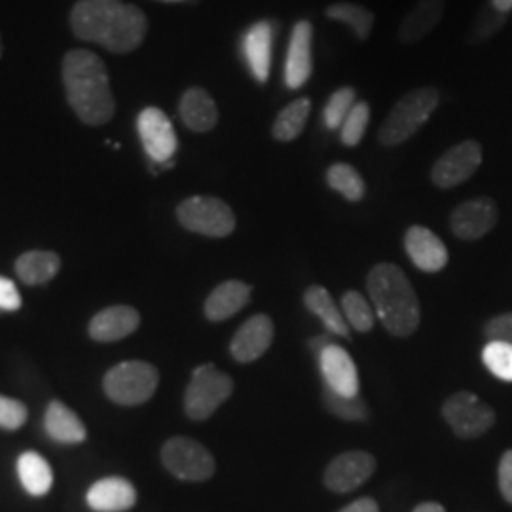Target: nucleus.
<instances>
[{
    "mask_svg": "<svg viewBox=\"0 0 512 512\" xmlns=\"http://www.w3.org/2000/svg\"><path fill=\"white\" fill-rule=\"evenodd\" d=\"M165 2H179V0H165Z\"/></svg>",
    "mask_w": 512,
    "mask_h": 512,
    "instance_id": "obj_46",
    "label": "nucleus"
},
{
    "mask_svg": "<svg viewBox=\"0 0 512 512\" xmlns=\"http://www.w3.org/2000/svg\"><path fill=\"white\" fill-rule=\"evenodd\" d=\"M330 344H334V342L330 340V336H317V338L310 340V349L315 355H319V353L327 348V346H330Z\"/></svg>",
    "mask_w": 512,
    "mask_h": 512,
    "instance_id": "obj_43",
    "label": "nucleus"
},
{
    "mask_svg": "<svg viewBox=\"0 0 512 512\" xmlns=\"http://www.w3.org/2000/svg\"><path fill=\"white\" fill-rule=\"evenodd\" d=\"M274 342V321L258 313L249 317L232 338L230 353L238 363H253L260 359Z\"/></svg>",
    "mask_w": 512,
    "mask_h": 512,
    "instance_id": "obj_14",
    "label": "nucleus"
},
{
    "mask_svg": "<svg viewBox=\"0 0 512 512\" xmlns=\"http://www.w3.org/2000/svg\"><path fill=\"white\" fill-rule=\"evenodd\" d=\"M440 93L437 88L425 86L412 92L404 93L387 114V118L378 131V141L382 147H399L412 135H416L437 110Z\"/></svg>",
    "mask_w": 512,
    "mask_h": 512,
    "instance_id": "obj_3",
    "label": "nucleus"
},
{
    "mask_svg": "<svg viewBox=\"0 0 512 512\" xmlns=\"http://www.w3.org/2000/svg\"><path fill=\"white\" fill-rule=\"evenodd\" d=\"M21 308V294L12 279L0 275V310L18 311Z\"/></svg>",
    "mask_w": 512,
    "mask_h": 512,
    "instance_id": "obj_41",
    "label": "nucleus"
},
{
    "mask_svg": "<svg viewBox=\"0 0 512 512\" xmlns=\"http://www.w3.org/2000/svg\"><path fill=\"white\" fill-rule=\"evenodd\" d=\"M251 291H253L251 285L238 279L220 283L219 287L205 300V306H203L205 317L213 323H220L234 317L251 300Z\"/></svg>",
    "mask_w": 512,
    "mask_h": 512,
    "instance_id": "obj_23",
    "label": "nucleus"
},
{
    "mask_svg": "<svg viewBox=\"0 0 512 512\" xmlns=\"http://www.w3.org/2000/svg\"><path fill=\"white\" fill-rule=\"evenodd\" d=\"M61 270V258L52 251H29L16 260V274L25 285L37 287L54 279Z\"/></svg>",
    "mask_w": 512,
    "mask_h": 512,
    "instance_id": "obj_27",
    "label": "nucleus"
},
{
    "mask_svg": "<svg viewBox=\"0 0 512 512\" xmlns=\"http://www.w3.org/2000/svg\"><path fill=\"white\" fill-rule=\"evenodd\" d=\"M482 164V147L473 139L448 148L431 169V181L442 190L469 181Z\"/></svg>",
    "mask_w": 512,
    "mask_h": 512,
    "instance_id": "obj_9",
    "label": "nucleus"
},
{
    "mask_svg": "<svg viewBox=\"0 0 512 512\" xmlns=\"http://www.w3.org/2000/svg\"><path fill=\"white\" fill-rule=\"evenodd\" d=\"M499 220V211L494 200L475 198L461 203L450 217V228L454 236L463 241H476L490 234Z\"/></svg>",
    "mask_w": 512,
    "mask_h": 512,
    "instance_id": "obj_13",
    "label": "nucleus"
},
{
    "mask_svg": "<svg viewBox=\"0 0 512 512\" xmlns=\"http://www.w3.org/2000/svg\"><path fill=\"white\" fill-rule=\"evenodd\" d=\"M482 361L495 378L512 382V344L488 342V346L482 351Z\"/></svg>",
    "mask_w": 512,
    "mask_h": 512,
    "instance_id": "obj_36",
    "label": "nucleus"
},
{
    "mask_svg": "<svg viewBox=\"0 0 512 512\" xmlns=\"http://www.w3.org/2000/svg\"><path fill=\"white\" fill-rule=\"evenodd\" d=\"M124 0H78L71 12L74 35L103 46Z\"/></svg>",
    "mask_w": 512,
    "mask_h": 512,
    "instance_id": "obj_10",
    "label": "nucleus"
},
{
    "mask_svg": "<svg viewBox=\"0 0 512 512\" xmlns=\"http://www.w3.org/2000/svg\"><path fill=\"white\" fill-rule=\"evenodd\" d=\"M412 512H446V509H444L440 503L427 501V503H420Z\"/></svg>",
    "mask_w": 512,
    "mask_h": 512,
    "instance_id": "obj_44",
    "label": "nucleus"
},
{
    "mask_svg": "<svg viewBox=\"0 0 512 512\" xmlns=\"http://www.w3.org/2000/svg\"><path fill=\"white\" fill-rule=\"evenodd\" d=\"M179 114L184 126L196 133H207L219 122L217 103L203 88H190L183 93Z\"/></svg>",
    "mask_w": 512,
    "mask_h": 512,
    "instance_id": "obj_24",
    "label": "nucleus"
},
{
    "mask_svg": "<svg viewBox=\"0 0 512 512\" xmlns=\"http://www.w3.org/2000/svg\"><path fill=\"white\" fill-rule=\"evenodd\" d=\"M497 480H499V492L503 495V499L512 505V450H507L499 459Z\"/></svg>",
    "mask_w": 512,
    "mask_h": 512,
    "instance_id": "obj_40",
    "label": "nucleus"
},
{
    "mask_svg": "<svg viewBox=\"0 0 512 512\" xmlns=\"http://www.w3.org/2000/svg\"><path fill=\"white\" fill-rule=\"evenodd\" d=\"M44 429L50 439L61 444H78L88 437L86 425L67 404L52 401L46 408Z\"/></svg>",
    "mask_w": 512,
    "mask_h": 512,
    "instance_id": "obj_25",
    "label": "nucleus"
},
{
    "mask_svg": "<svg viewBox=\"0 0 512 512\" xmlns=\"http://www.w3.org/2000/svg\"><path fill=\"white\" fill-rule=\"evenodd\" d=\"M86 501L95 512L129 511L137 501V490L122 476H107L93 484Z\"/></svg>",
    "mask_w": 512,
    "mask_h": 512,
    "instance_id": "obj_20",
    "label": "nucleus"
},
{
    "mask_svg": "<svg viewBox=\"0 0 512 512\" xmlns=\"http://www.w3.org/2000/svg\"><path fill=\"white\" fill-rule=\"evenodd\" d=\"M311 44H313V25L310 21L302 19L293 27V35L287 50V61H285V84L291 90H300L310 80L311 69H313Z\"/></svg>",
    "mask_w": 512,
    "mask_h": 512,
    "instance_id": "obj_18",
    "label": "nucleus"
},
{
    "mask_svg": "<svg viewBox=\"0 0 512 512\" xmlns=\"http://www.w3.org/2000/svg\"><path fill=\"white\" fill-rule=\"evenodd\" d=\"M507 21V14L499 12L497 8L490 4H486L478 14H476L475 21L471 23V29H469V35H467V42L469 44H482L486 40L495 37L501 27L505 25Z\"/></svg>",
    "mask_w": 512,
    "mask_h": 512,
    "instance_id": "obj_34",
    "label": "nucleus"
},
{
    "mask_svg": "<svg viewBox=\"0 0 512 512\" xmlns=\"http://www.w3.org/2000/svg\"><path fill=\"white\" fill-rule=\"evenodd\" d=\"M484 336L490 342H507V344H512V311L492 317L484 325Z\"/></svg>",
    "mask_w": 512,
    "mask_h": 512,
    "instance_id": "obj_39",
    "label": "nucleus"
},
{
    "mask_svg": "<svg viewBox=\"0 0 512 512\" xmlns=\"http://www.w3.org/2000/svg\"><path fill=\"white\" fill-rule=\"evenodd\" d=\"M177 219L188 232L207 238H226L236 230L232 207L215 196H192L177 207Z\"/></svg>",
    "mask_w": 512,
    "mask_h": 512,
    "instance_id": "obj_6",
    "label": "nucleus"
},
{
    "mask_svg": "<svg viewBox=\"0 0 512 512\" xmlns=\"http://www.w3.org/2000/svg\"><path fill=\"white\" fill-rule=\"evenodd\" d=\"M442 418L456 437L471 440L486 435L494 427L495 412L492 406L482 403L475 393L459 391L442 404Z\"/></svg>",
    "mask_w": 512,
    "mask_h": 512,
    "instance_id": "obj_8",
    "label": "nucleus"
},
{
    "mask_svg": "<svg viewBox=\"0 0 512 512\" xmlns=\"http://www.w3.org/2000/svg\"><path fill=\"white\" fill-rule=\"evenodd\" d=\"M141 325L139 311L131 306H110L99 311L90 323V336L95 342H118L133 334Z\"/></svg>",
    "mask_w": 512,
    "mask_h": 512,
    "instance_id": "obj_21",
    "label": "nucleus"
},
{
    "mask_svg": "<svg viewBox=\"0 0 512 512\" xmlns=\"http://www.w3.org/2000/svg\"><path fill=\"white\" fill-rule=\"evenodd\" d=\"M368 120H370L368 103L365 101L355 103L340 128V139L346 147H357L363 141L366 128H368Z\"/></svg>",
    "mask_w": 512,
    "mask_h": 512,
    "instance_id": "obj_37",
    "label": "nucleus"
},
{
    "mask_svg": "<svg viewBox=\"0 0 512 512\" xmlns=\"http://www.w3.org/2000/svg\"><path fill=\"white\" fill-rule=\"evenodd\" d=\"M327 18L349 25L359 40H368L374 27V12L355 2H334L327 8Z\"/></svg>",
    "mask_w": 512,
    "mask_h": 512,
    "instance_id": "obj_30",
    "label": "nucleus"
},
{
    "mask_svg": "<svg viewBox=\"0 0 512 512\" xmlns=\"http://www.w3.org/2000/svg\"><path fill=\"white\" fill-rule=\"evenodd\" d=\"M310 112L311 101L308 97H300V99H294L293 103H289L277 114L274 126H272V135H274L275 141H279V143L296 141L306 128Z\"/></svg>",
    "mask_w": 512,
    "mask_h": 512,
    "instance_id": "obj_29",
    "label": "nucleus"
},
{
    "mask_svg": "<svg viewBox=\"0 0 512 512\" xmlns=\"http://www.w3.org/2000/svg\"><path fill=\"white\" fill-rule=\"evenodd\" d=\"M404 249L421 272L437 274L448 264V249L442 239L425 226H410L404 236Z\"/></svg>",
    "mask_w": 512,
    "mask_h": 512,
    "instance_id": "obj_16",
    "label": "nucleus"
},
{
    "mask_svg": "<svg viewBox=\"0 0 512 512\" xmlns=\"http://www.w3.org/2000/svg\"><path fill=\"white\" fill-rule=\"evenodd\" d=\"M137 129L141 143L145 147L148 158L154 164L171 165L179 141L171 120L165 116L164 110L148 107L137 118Z\"/></svg>",
    "mask_w": 512,
    "mask_h": 512,
    "instance_id": "obj_11",
    "label": "nucleus"
},
{
    "mask_svg": "<svg viewBox=\"0 0 512 512\" xmlns=\"http://www.w3.org/2000/svg\"><path fill=\"white\" fill-rule=\"evenodd\" d=\"M63 84L71 109L88 126L112 120L116 103L105 63L88 50H73L63 59Z\"/></svg>",
    "mask_w": 512,
    "mask_h": 512,
    "instance_id": "obj_1",
    "label": "nucleus"
},
{
    "mask_svg": "<svg viewBox=\"0 0 512 512\" xmlns=\"http://www.w3.org/2000/svg\"><path fill=\"white\" fill-rule=\"evenodd\" d=\"M158 370L145 361H126L112 366L103 387L110 401L124 406L147 403L158 389Z\"/></svg>",
    "mask_w": 512,
    "mask_h": 512,
    "instance_id": "obj_5",
    "label": "nucleus"
},
{
    "mask_svg": "<svg viewBox=\"0 0 512 512\" xmlns=\"http://www.w3.org/2000/svg\"><path fill=\"white\" fill-rule=\"evenodd\" d=\"M376 471V458L363 450H351L332 459L323 476L325 486L334 494H349L361 488Z\"/></svg>",
    "mask_w": 512,
    "mask_h": 512,
    "instance_id": "obj_12",
    "label": "nucleus"
},
{
    "mask_svg": "<svg viewBox=\"0 0 512 512\" xmlns=\"http://www.w3.org/2000/svg\"><path fill=\"white\" fill-rule=\"evenodd\" d=\"M317 361L327 387L346 397L359 395V372L346 349L330 344L317 355Z\"/></svg>",
    "mask_w": 512,
    "mask_h": 512,
    "instance_id": "obj_15",
    "label": "nucleus"
},
{
    "mask_svg": "<svg viewBox=\"0 0 512 512\" xmlns=\"http://www.w3.org/2000/svg\"><path fill=\"white\" fill-rule=\"evenodd\" d=\"M446 12V0H420L401 21L397 38L401 44H418L429 37Z\"/></svg>",
    "mask_w": 512,
    "mask_h": 512,
    "instance_id": "obj_22",
    "label": "nucleus"
},
{
    "mask_svg": "<svg viewBox=\"0 0 512 512\" xmlns=\"http://www.w3.org/2000/svg\"><path fill=\"white\" fill-rule=\"evenodd\" d=\"M25 421H27L25 404L0 395V429L18 431L25 425Z\"/></svg>",
    "mask_w": 512,
    "mask_h": 512,
    "instance_id": "obj_38",
    "label": "nucleus"
},
{
    "mask_svg": "<svg viewBox=\"0 0 512 512\" xmlns=\"http://www.w3.org/2000/svg\"><path fill=\"white\" fill-rule=\"evenodd\" d=\"M165 469L179 480L203 482L215 475L217 463L213 454L198 440L173 437L162 448Z\"/></svg>",
    "mask_w": 512,
    "mask_h": 512,
    "instance_id": "obj_7",
    "label": "nucleus"
},
{
    "mask_svg": "<svg viewBox=\"0 0 512 512\" xmlns=\"http://www.w3.org/2000/svg\"><path fill=\"white\" fill-rule=\"evenodd\" d=\"M490 2H492L494 8H497L503 14H509L512 10V0H490Z\"/></svg>",
    "mask_w": 512,
    "mask_h": 512,
    "instance_id": "obj_45",
    "label": "nucleus"
},
{
    "mask_svg": "<svg viewBox=\"0 0 512 512\" xmlns=\"http://www.w3.org/2000/svg\"><path fill=\"white\" fill-rule=\"evenodd\" d=\"M340 512H380V507L372 497H361L349 503L348 507H344Z\"/></svg>",
    "mask_w": 512,
    "mask_h": 512,
    "instance_id": "obj_42",
    "label": "nucleus"
},
{
    "mask_svg": "<svg viewBox=\"0 0 512 512\" xmlns=\"http://www.w3.org/2000/svg\"><path fill=\"white\" fill-rule=\"evenodd\" d=\"M327 183L348 202H361L365 198L366 186L361 173L349 164H332L327 171Z\"/></svg>",
    "mask_w": 512,
    "mask_h": 512,
    "instance_id": "obj_31",
    "label": "nucleus"
},
{
    "mask_svg": "<svg viewBox=\"0 0 512 512\" xmlns=\"http://www.w3.org/2000/svg\"><path fill=\"white\" fill-rule=\"evenodd\" d=\"M234 380L215 365L198 366L184 391V412L190 420L211 418L230 399Z\"/></svg>",
    "mask_w": 512,
    "mask_h": 512,
    "instance_id": "obj_4",
    "label": "nucleus"
},
{
    "mask_svg": "<svg viewBox=\"0 0 512 512\" xmlns=\"http://www.w3.org/2000/svg\"><path fill=\"white\" fill-rule=\"evenodd\" d=\"M147 31L148 21L143 10L124 2L109 35L103 42V48H107L112 54H129L143 44Z\"/></svg>",
    "mask_w": 512,
    "mask_h": 512,
    "instance_id": "obj_17",
    "label": "nucleus"
},
{
    "mask_svg": "<svg viewBox=\"0 0 512 512\" xmlns=\"http://www.w3.org/2000/svg\"><path fill=\"white\" fill-rule=\"evenodd\" d=\"M304 304L306 308L327 327L330 334L340 338H351L349 336V325L342 313V308L336 306L329 291L325 287L313 285L304 293Z\"/></svg>",
    "mask_w": 512,
    "mask_h": 512,
    "instance_id": "obj_26",
    "label": "nucleus"
},
{
    "mask_svg": "<svg viewBox=\"0 0 512 512\" xmlns=\"http://www.w3.org/2000/svg\"><path fill=\"white\" fill-rule=\"evenodd\" d=\"M18 476L23 490L35 497L48 494L54 484V473L50 463L37 452H25L19 456Z\"/></svg>",
    "mask_w": 512,
    "mask_h": 512,
    "instance_id": "obj_28",
    "label": "nucleus"
},
{
    "mask_svg": "<svg viewBox=\"0 0 512 512\" xmlns=\"http://www.w3.org/2000/svg\"><path fill=\"white\" fill-rule=\"evenodd\" d=\"M340 308H342L349 327L357 332H368L376 323V311L372 308V304L357 291H348L344 294Z\"/></svg>",
    "mask_w": 512,
    "mask_h": 512,
    "instance_id": "obj_32",
    "label": "nucleus"
},
{
    "mask_svg": "<svg viewBox=\"0 0 512 512\" xmlns=\"http://www.w3.org/2000/svg\"><path fill=\"white\" fill-rule=\"evenodd\" d=\"M274 27L270 21H258L243 35V55L256 82L266 84L272 69Z\"/></svg>",
    "mask_w": 512,
    "mask_h": 512,
    "instance_id": "obj_19",
    "label": "nucleus"
},
{
    "mask_svg": "<svg viewBox=\"0 0 512 512\" xmlns=\"http://www.w3.org/2000/svg\"><path fill=\"white\" fill-rule=\"evenodd\" d=\"M0 55H2V42H0Z\"/></svg>",
    "mask_w": 512,
    "mask_h": 512,
    "instance_id": "obj_47",
    "label": "nucleus"
},
{
    "mask_svg": "<svg viewBox=\"0 0 512 512\" xmlns=\"http://www.w3.org/2000/svg\"><path fill=\"white\" fill-rule=\"evenodd\" d=\"M366 289L376 311V319L382 321L389 334L406 338L420 327L418 294L399 266L389 262L374 266L366 279Z\"/></svg>",
    "mask_w": 512,
    "mask_h": 512,
    "instance_id": "obj_2",
    "label": "nucleus"
},
{
    "mask_svg": "<svg viewBox=\"0 0 512 512\" xmlns=\"http://www.w3.org/2000/svg\"><path fill=\"white\" fill-rule=\"evenodd\" d=\"M355 99H357V92H355V88H349V86L332 93L327 101L325 112H323L325 126L332 131L342 128L344 120L348 118L349 112L355 105Z\"/></svg>",
    "mask_w": 512,
    "mask_h": 512,
    "instance_id": "obj_35",
    "label": "nucleus"
},
{
    "mask_svg": "<svg viewBox=\"0 0 512 512\" xmlns=\"http://www.w3.org/2000/svg\"><path fill=\"white\" fill-rule=\"evenodd\" d=\"M323 403L327 406L330 414H334L340 420H368V408H366L365 401L359 395L357 397H346V395H340V393L332 391L330 387L325 385V389H323Z\"/></svg>",
    "mask_w": 512,
    "mask_h": 512,
    "instance_id": "obj_33",
    "label": "nucleus"
}]
</instances>
